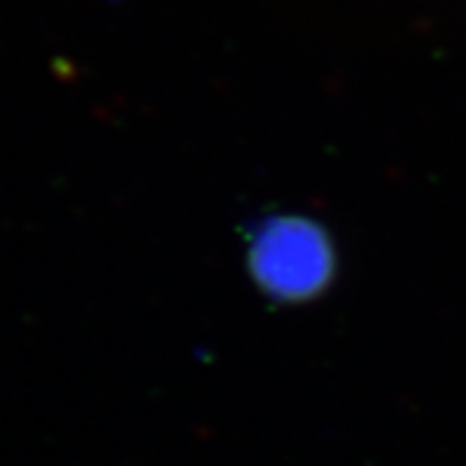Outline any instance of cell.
<instances>
[{
  "instance_id": "obj_1",
  "label": "cell",
  "mask_w": 466,
  "mask_h": 466,
  "mask_svg": "<svg viewBox=\"0 0 466 466\" xmlns=\"http://www.w3.org/2000/svg\"><path fill=\"white\" fill-rule=\"evenodd\" d=\"M247 267L259 293L278 303H306L327 293L337 249L324 226L306 216L259 220L247 241Z\"/></svg>"
}]
</instances>
